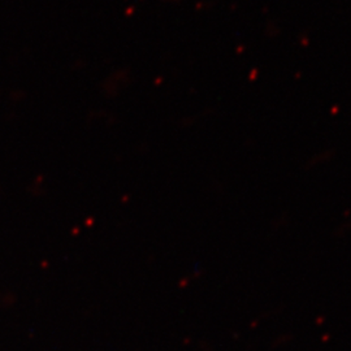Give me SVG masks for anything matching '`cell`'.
Returning <instances> with one entry per match:
<instances>
[]
</instances>
